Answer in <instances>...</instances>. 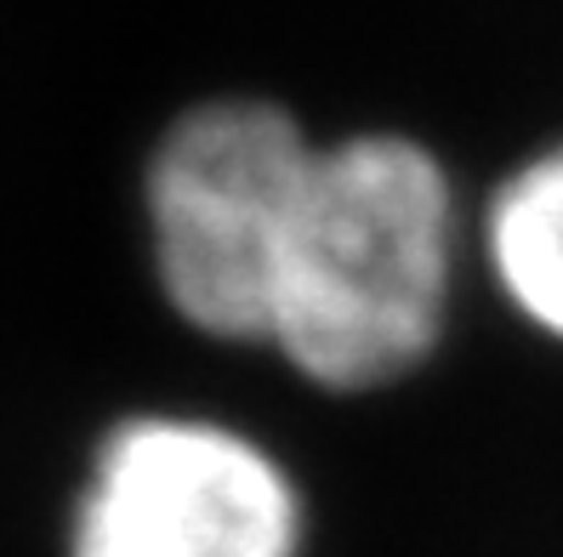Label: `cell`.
Segmentation results:
<instances>
[{
    "label": "cell",
    "mask_w": 563,
    "mask_h": 557,
    "mask_svg": "<svg viewBox=\"0 0 563 557\" xmlns=\"http://www.w3.org/2000/svg\"><path fill=\"white\" fill-rule=\"evenodd\" d=\"M313 159L302 125L262 97H217L172 120L148 159V245L165 302L194 331L268 342Z\"/></svg>",
    "instance_id": "2"
},
{
    "label": "cell",
    "mask_w": 563,
    "mask_h": 557,
    "mask_svg": "<svg viewBox=\"0 0 563 557\" xmlns=\"http://www.w3.org/2000/svg\"><path fill=\"white\" fill-rule=\"evenodd\" d=\"M489 256L507 297L547 336H563V143L536 154L501 188L489 216Z\"/></svg>",
    "instance_id": "4"
},
{
    "label": "cell",
    "mask_w": 563,
    "mask_h": 557,
    "mask_svg": "<svg viewBox=\"0 0 563 557\" xmlns=\"http://www.w3.org/2000/svg\"><path fill=\"white\" fill-rule=\"evenodd\" d=\"M450 182L410 137H347L313 159L268 342L336 392L405 381L444 331Z\"/></svg>",
    "instance_id": "1"
},
{
    "label": "cell",
    "mask_w": 563,
    "mask_h": 557,
    "mask_svg": "<svg viewBox=\"0 0 563 557\" xmlns=\"http://www.w3.org/2000/svg\"><path fill=\"white\" fill-rule=\"evenodd\" d=\"M302 501L262 444L188 415H137L97 444L69 557H296Z\"/></svg>",
    "instance_id": "3"
}]
</instances>
